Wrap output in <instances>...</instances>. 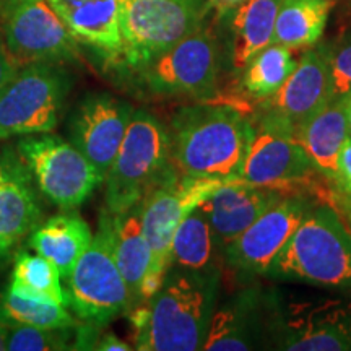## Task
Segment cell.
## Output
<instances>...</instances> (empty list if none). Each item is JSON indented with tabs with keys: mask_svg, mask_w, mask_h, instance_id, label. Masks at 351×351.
<instances>
[{
	"mask_svg": "<svg viewBox=\"0 0 351 351\" xmlns=\"http://www.w3.org/2000/svg\"><path fill=\"white\" fill-rule=\"evenodd\" d=\"M77 43L93 47L106 59H122L117 0H47Z\"/></svg>",
	"mask_w": 351,
	"mask_h": 351,
	"instance_id": "ffe728a7",
	"label": "cell"
},
{
	"mask_svg": "<svg viewBox=\"0 0 351 351\" xmlns=\"http://www.w3.org/2000/svg\"><path fill=\"white\" fill-rule=\"evenodd\" d=\"M70 309L82 322L108 326L130 311V295L114 254L112 215L103 210L98 231L67 276Z\"/></svg>",
	"mask_w": 351,
	"mask_h": 351,
	"instance_id": "8992f818",
	"label": "cell"
},
{
	"mask_svg": "<svg viewBox=\"0 0 351 351\" xmlns=\"http://www.w3.org/2000/svg\"><path fill=\"white\" fill-rule=\"evenodd\" d=\"M23 163L47 200L62 210L80 207L103 182L90 160L72 142L57 135H25L16 143Z\"/></svg>",
	"mask_w": 351,
	"mask_h": 351,
	"instance_id": "30bf717a",
	"label": "cell"
},
{
	"mask_svg": "<svg viewBox=\"0 0 351 351\" xmlns=\"http://www.w3.org/2000/svg\"><path fill=\"white\" fill-rule=\"evenodd\" d=\"M98 351H130L132 346L111 332L101 333L96 348Z\"/></svg>",
	"mask_w": 351,
	"mask_h": 351,
	"instance_id": "e575fe53",
	"label": "cell"
},
{
	"mask_svg": "<svg viewBox=\"0 0 351 351\" xmlns=\"http://www.w3.org/2000/svg\"><path fill=\"white\" fill-rule=\"evenodd\" d=\"M2 36L16 64H62L77 57V39L47 0L0 3Z\"/></svg>",
	"mask_w": 351,
	"mask_h": 351,
	"instance_id": "8fae6325",
	"label": "cell"
},
{
	"mask_svg": "<svg viewBox=\"0 0 351 351\" xmlns=\"http://www.w3.org/2000/svg\"><path fill=\"white\" fill-rule=\"evenodd\" d=\"M340 202L341 208H343V213L348 215L350 221H351V197H346V199H337Z\"/></svg>",
	"mask_w": 351,
	"mask_h": 351,
	"instance_id": "74e56055",
	"label": "cell"
},
{
	"mask_svg": "<svg viewBox=\"0 0 351 351\" xmlns=\"http://www.w3.org/2000/svg\"><path fill=\"white\" fill-rule=\"evenodd\" d=\"M91 239L93 234L88 223L78 213L70 212L56 215L34 228L28 244L33 251L49 258L67 280Z\"/></svg>",
	"mask_w": 351,
	"mask_h": 351,
	"instance_id": "7402d4cb",
	"label": "cell"
},
{
	"mask_svg": "<svg viewBox=\"0 0 351 351\" xmlns=\"http://www.w3.org/2000/svg\"><path fill=\"white\" fill-rule=\"evenodd\" d=\"M215 234L204 207H197L179 223L171 244V267L204 270L212 265Z\"/></svg>",
	"mask_w": 351,
	"mask_h": 351,
	"instance_id": "4316f807",
	"label": "cell"
},
{
	"mask_svg": "<svg viewBox=\"0 0 351 351\" xmlns=\"http://www.w3.org/2000/svg\"><path fill=\"white\" fill-rule=\"evenodd\" d=\"M314 205L304 195H282L223 249L230 269L244 278L267 276L276 257Z\"/></svg>",
	"mask_w": 351,
	"mask_h": 351,
	"instance_id": "4fadbf2b",
	"label": "cell"
},
{
	"mask_svg": "<svg viewBox=\"0 0 351 351\" xmlns=\"http://www.w3.org/2000/svg\"><path fill=\"white\" fill-rule=\"evenodd\" d=\"M114 254L130 295V309L142 304V283L150 267L152 252L142 226V202L112 215Z\"/></svg>",
	"mask_w": 351,
	"mask_h": 351,
	"instance_id": "603a6c76",
	"label": "cell"
},
{
	"mask_svg": "<svg viewBox=\"0 0 351 351\" xmlns=\"http://www.w3.org/2000/svg\"><path fill=\"white\" fill-rule=\"evenodd\" d=\"M221 184L225 181L187 178L178 173L145 195L142 200V226L150 245L152 261L142 283V304L152 300L171 269V244L176 228Z\"/></svg>",
	"mask_w": 351,
	"mask_h": 351,
	"instance_id": "ba28073f",
	"label": "cell"
},
{
	"mask_svg": "<svg viewBox=\"0 0 351 351\" xmlns=\"http://www.w3.org/2000/svg\"><path fill=\"white\" fill-rule=\"evenodd\" d=\"M134 108L109 93L86 95L70 119V140L106 179L116 160Z\"/></svg>",
	"mask_w": 351,
	"mask_h": 351,
	"instance_id": "2e32d148",
	"label": "cell"
},
{
	"mask_svg": "<svg viewBox=\"0 0 351 351\" xmlns=\"http://www.w3.org/2000/svg\"><path fill=\"white\" fill-rule=\"evenodd\" d=\"M317 171L291 132L270 122L257 121L254 124L251 145L241 168V181L280 191L304 184Z\"/></svg>",
	"mask_w": 351,
	"mask_h": 351,
	"instance_id": "9a60e30c",
	"label": "cell"
},
{
	"mask_svg": "<svg viewBox=\"0 0 351 351\" xmlns=\"http://www.w3.org/2000/svg\"><path fill=\"white\" fill-rule=\"evenodd\" d=\"M0 322L7 328L8 351H56L70 350V340L75 327L69 328H43L13 322L0 315Z\"/></svg>",
	"mask_w": 351,
	"mask_h": 351,
	"instance_id": "f546056e",
	"label": "cell"
},
{
	"mask_svg": "<svg viewBox=\"0 0 351 351\" xmlns=\"http://www.w3.org/2000/svg\"><path fill=\"white\" fill-rule=\"evenodd\" d=\"M2 2H5V0H0V3H2Z\"/></svg>",
	"mask_w": 351,
	"mask_h": 351,
	"instance_id": "ab89813d",
	"label": "cell"
},
{
	"mask_svg": "<svg viewBox=\"0 0 351 351\" xmlns=\"http://www.w3.org/2000/svg\"><path fill=\"white\" fill-rule=\"evenodd\" d=\"M293 49L271 43L239 73V90L244 99L257 103L270 98L282 88L296 67Z\"/></svg>",
	"mask_w": 351,
	"mask_h": 351,
	"instance_id": "484cf974",
	"label": "cell"
},
{
	"mask_svg": "<svg viewBox=\"0 0 351 351\" xmlns=\"http://www.w3.org/2000/svg\"><path fill=\"white\" fill-rule=\"evenodd\" d=\"M138 72L145 90L152 95L207 99L217 90V43L212 34L200 28L140 67Z\"/></svg>",
	"mask_w": 351,
	"mask_h": 351,
	"instance_id": "7c38bea8",
	"label": "cell"
},
{
	"mask_svg": "<svg viewBox=\"0 0 351 351\" xmlns=\"http://www.w3.org/2000/svg\"><path fill=\"white\" fill-rule=\"evenodd\" d=\"M7 350V328L0 322V351Z\"/></svg>",
	"mask_w": 351,
	"mask_h": 351,
	"instance_id": "8d00e7d4",
	"label": "cell"
},
{
	"mask_svg": "<svg viewBox=\"0 0 351 351\" xmlns=\"http://www.w3.org/2000/svg\"><path fill=\"white\" fill-rule=\"evenodd\" d=\"M267 345L287 351H350L351 298L271 289Z\"/></svg>",
	"mask_w": 351,
	"mask_h": 351,
	"instance_id": "277c9868",
	"label": "cell"
},
{
	"mask_svg": "<svg viewBox=\"0 0 351 351\" xmlns=\"http://www.w3.org/2000/svg\"><path fill=\"white\" fill-rule=\"evenodd\" d=\"M168 134L179 174L228 182L239 179L254 124L236 104L202 103L179 109Z\"/></svg>",
	"mask_w": 351,
	"mask_h": 351,
	"instance_id": "6da1fadb",
	"label": "cell"
},
{
	"mask_svg": "<svg viewBox=\"0 0 351 351\" xmlns=\"http://www.w3.org/2000/svg\"><path fill=\"white\" fill-rule=\"evenodd\" d=\"M247 0H208V5L215 8L218 16H225L228 13H232L243 5Z\"/></svg>",
	"mask_w": 351,
	"mask_h": 351,
	"instance_id": "d590c367",
	"label": "cell"
},
{
	"mask_svg": "<svg viewBox=\"0 0 351 351\" xmlns=\"http://www.w3.org/2000/svg\"><path fill=\"white\" fill-rule=\"evenodd\" d=\"M269 295L251 285L217 306L204 348L207 351H249L267 348Z\"/></svg>",
	"mask_w": 351,
	"mask_h": 351,
	"instance_id": "e0dca14e",
	"label": "cell"
},
{
	"mask_svg": "<svg viewBox=\"0 0 351 351\" xmlns=\"http://www.w3.org/2000/svg\"><path fill=\"white\" fill-rule=\"evenodd\" d=\"M350 134L346 98L330 99L295 132L296 140L309 156L314 169L332 187L335 182L337 156Z\"/></svg>",
	"mask_w": 351,
	"mask_h": 351,
	"instance_id": "44dd1931",
	"label": "cell"
},
{
	"mask_svg": "<svg viewBox=\"0 0 351 351\" xmlns=\"http://www.w3.org/2000/svg\"><path fill=\"white\" fill-rule=\"evenodd\" d=\"M333 0H282L276 13L274 44L307 49L319 43L327 26Z\"/></svg>",
	"mask_w": 351,
	"mask_h": 351,
	"instance_id": "d4e9b609",
	"label": "cell"
},
{
	"mask_svg": "<svg viewBox=\"0 0 351 351\" xmlns=\"http://www.w3.org/2000/svg\"><path fill=\"white\" fill-rule=\"evenodd\" d=\"M346 117H348V125L351 132V95L346 98Z\"/></svg>",
	"mask_w": 351,
	"mask_h": 351,
	"instance_id": "f35d334b",
	"label": "cell"
},
{
	"mask_svg": "<svg viewBox=\"0 0 351 351\" xmlns=\"http://www.w3.org/2000/svg\"><path fill=\"white\" fill-rule=\"evenodd\" d=\"M0 315L13 322L43 328H69L78 324L65 306L32 296L12 285L0 295Z\"/></svg>",
	"mask_w": 351,
	"mask_h": 351,
	"instance_id": "83f0119b",
	"label": "cell"
},
{
	"mask_svg": "<svg viewBox=\"0 0 351 351\" xmlns=\"http://www.w3.org/2000/svg\"><path fill=\"white\" fill-rule=\"evenodd\" d=\"M174 174L178 169L171 161L168 129L147 109H135L104 179L106 208L111 215L125 212Z\"/></svg>",
	"mask_w": 351,
	"mask_h": 351,
	"instance_id": "5b68a950",
	"label": "cell"
},
{
	"mask_svg": "<svg viewBox=\"0 0 351 351\" xmlns=\"http://www.w3.org/2000/svg\"><path fill=\"white\" fill-rule=\"evenodd\" d=\"M333 51L326 44L309 47L291 75L270 98L261 101L258 121L295 132L332 99L330 62Z\"/></svg>",
	"mask_w": 351,
	"mask_h": 351,
	"instance_id": "5bb4252c",
	"label": "cell"
},
{
	"mask_svg": "<svg viewBox=\"0 0 351 351\" xmlns=\"http://www.w3.org/2000/svg\"><path fill=\"white\" fill-rule=\"evenodd\" d=\"M69 88L60 64L21 65L0 90V140L54 130Z\"/></svg>",
	"mask_w": 351,
	"mask_h": 351,
	"instance_id": "9c48e42d",
	"label": "cell"
},
{
	"mask_svg": "<svg viewBox=\"0 0 351 351\" xmlns=\"http://www.w3.org/2000/svg\"><path fill=\"white\" fill-rule=\"evenodd\" d=\"M122 59L132 69L147 65L202 28L204 0H117Z\"/></svg>",
	"mask_w": 351,
	"mask_h": 351,
	"instance_id": "52a82bcc",
	"label": "cell"
},
{
	"mask_svg": "<svg viewBox=\"0 0 351 351\" xmlns=\"http://www.w3.org/2000/svg\"><path fill=\"white\" fill-rule=\"evenodd\" d=\"M333 191L337 192V199L351 197V134L345 140L343 147H341L339 156H337Z\"/></svg>",
	"mask_w": 351,
	"mask_h": 351,
	"instance_id": "1f68e13d",
	"label": "cell"
},
{
	"mask_svg": "<svg viewBox=\"0 0 351 351\" xmlns=\"http://www.w3.org/2000/svg\"><path fill=\"white\" fill-rule=\"evenodd\" d=\"M282 0H247L231 19V65L236 73L274 43L276 13Z\"/></svg>",
	"mask_w": 351,
	"mask_h": 351,
	"instance_id": "cb8c5ba5",
	"label": "cell"
},
{
	"mask_svg": "<svg viewBox=\"0 0 351 351\" xmlns=\"http://www.w3.org/2000/svg\"><path fill=\"white\" fill-rule=\"evenodd\" d=\"M278 199H282V191L252 186L241 179L221 184L202 204L218 247L225 249Z\"/></svg>",
	"mask_w": 351,
	"mask_h": 351,
	"instance_id": "d6986e66",
	"label": "cell"
},
{
	"mask_svg": "<svg viewBox=\"0 0 351 351\" xmlns=\"http://www.w3.org/2000/svg\"><path fill=\"white\" fill-rule=\"evenodd\" d=\"M267 276L351 291V232L330 205H314Z\"/></svg>",
	"mask_w": 351,
	"mask_h": 351,
	"instance_id": "3957f363",
	"label": "cell"
},
{
	"mask_svg": "<svg viewBox=\"0 0 351 351\" xmlns=\"http://www.w3.org/2000/svg\"><path fill=\"white\" fill-rule=\"evenodd\" d=\"M60 271L49 258L41 254L20 251L15 256V267L10 285L20 291L41 298V300L59 302L67 307V291L60 285Z\"/></svg>",
	"mask_w": 351,
	"mask_h": 351,
	"instance_id": "f1b7e54d",
	"label": "cell"
},
{
	"mask_svg": "<svg viewBox=\"0 0 351 351\" xmlns=\"http://www.w3.org/2000/svg\"><path fill=\"white\" fill-rule=\"evenodd\" d=\"M19 69L20 65L16 64V60L13 59L10 52H8L5 41H3L2 32H0V90L12 80V77L15 75Z\"/></svg>",
	"mask_w": 351,
	"mask_h": 351,
	"instance_id": "836d02e7",
	"label": "cell"
},
{
	"mask_svg": "<svg viewBox=\"0 0 351 351\" xmlns=\"http://www.w3.org/2000/svg\"><path fill=\"white\" fill-rule=\"evenodd\" d=\"M103 327L96 324L82 322L75 327V341H73L72 350H95L98 343Z\"/></svg>",
	"mask_w": 351,
	"mask_h": 351,
	"instance_id": "d6a6232c",
	"label": "cell"
},
{
	"mask_svg": "<svg viewBox=\"0 0 351 351\" xmlns=\"http://www.w3.org/2000/svg\"><path fill=\"white\" fill-rule=\"evenodd\" d=\"M43 208L28 166L16 150L0 148V257L38 226Z\"/></svg>",
	"mask_w": 351,
	"mask_h": 351,
	"instance_id": "ac0fdd59",
	"label": "cell"
},
{
	"mask_svg": "<svg viewBox=\"0 0 351 351\" xmlns=\"http://www.w3.org/2000/svg\"><path fill=\"white\" fill-rule=\"evenodd\" d=\"M330 90L332 99L351 95V43L332 54Z\"/></svg>",
	"mask_w": 351,
	"mask_h": 351,
	"instance_id": "4dcf8cb0",
	"label": "cell"
},
{
	"mask_svg": "<svg viewBox=\"0 0 351 351\" xmlns=\"http://www.w3.org/2000/svg\"><path fill=\"white\" fill-rule=\"evenodd\" d=\"M219 270L171 267L163 285L145 304V317L135 328V350L197 351L204 348L217 307Z\"/></svg>",
	"mask_w": 351,
	"mask_h": 351,
	"instance_id": "7a4b0ae2",
	"label": "cell"
}]
</instances>
